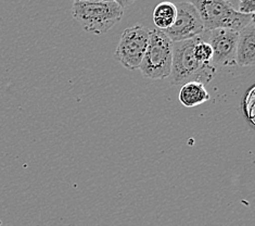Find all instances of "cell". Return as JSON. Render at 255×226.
I'll list each match as a JSON object with an SVG mask.
<instances>
[{"label":"cell","mask_w":255,"mask_h":226,"mask_svg":"<svg viewBox=\"0 0 255 226\" xmlns=\"http://www.w3.org/2000/svg\"><path fill=\"white\" fill-rule=\"evenodd\" d=\"M239 32L230 28L210 30L209 44L213 50L212 64L216 66H232L236 64V50Z\"/></svg>","instance_id":"52a82bcc"},{"label":"cell","mask_w":255,"mask_h":226,"mask_svg":"<svg viewBox=\"0 0 255 226\" xmlns=\"http://www.w3.org/2000/svg\"><path fill=\"white\" fill-rule=\"evenodd\" d=\"M113 1L117 2L122 9H125L130 7V5L135 2V0H113Z\"/></svg>","instance_id":"5bb4252c"},{"label":"cell","mask_w":255,"mask_h":226,"mask_svg":"<svg viewBox=\"0 0 255 226\" xmlns=\"http://www.w3.org/2000/svg\"><path fill=\"white\" fill-rule=\"evenodd\" d=\"M178 99L186 108H193L210 99V95L205 85L199 82H189L184 84L179 90Z\"/></svg>","instance_id":"9c48e42d"},{"label":"cell","mask_w":255,"mask_h":226,"mask_svg":"<svg viewBox=\"0 0 255 226\" xmlns=\"http://www.w3.org/2000/svg\"><path fill=\"white\" fill-rule=\"evenodd\" d=\"M255 86H252L247 90L245 94L244 99H242V112L245 114V118L248 121V123L252 127L254 125V105H255V96H254Z\"/></svg>","instance_id":"7c38bea8"},{"label":"cell","mask_w":255,"mask_h":226,"mask_svg":"<svg viewBox=\"0 0 255 226\" xmlns=\"http://www.w3.org/2000/svg\"><path fill=\"white\" fill-rule=\"evenodd\" d=\"M255 63V23L254 19L239 32L236 50V64L253 66Z\"/></svg>","instance_id":"ba28073f"},{"label":"cell","mask_w":255,"mask_h":226,"mask_svg":"<svg viewBox=\"0 0 255 226\" xmlns=\"http://www.w3.org/2000/svg\"><path fill=\"white\" fill-rule=\"evenodd\" d=\"M72 14L85 30L102 35L122 20L124 9L114 1L73 2Z\"/></svg>","instance_id":"7a4b0ae2"},{"label":"cell","mask_w":255,"mask_h":226,"mask_svg":"<svg viewBox=\"0 0 255 226\" xmlns=\"http://www.w3.org/2000/svg\"><path fill=\"white\" fill-rule=\"evenodd\" d=\"M94 1H113V0H73V2H94Z\"/></svg>","instance_id":"9a60e30c"},{"label":"cell","mask_w":255,"mask_h":226,"mask_svg":"<svg viewBox=\"0 0 255 226\" xmlns=\"http://www.w3.org/2000/svg\"><path fill=\"white\" fill-rule=\"evenodd\" d=\"M175 5L177 9L175 22L171 27L163 30L172 42L192 39L205 32L201 17L190 2L183 1Z\"/></svg>","instance_id":"8992f818"},{"label":"cell","mask_w":255,"mask_h":226,"mask_svg":"<svg viewBox=\"0 0 255 226\" xmlns=\"http://www.w3.org/2000/svg\"><path fill=\"white\" fill-rule=\"evenodd\" d=\"M193 56L198 62L202 64H212V58H213V50L209 44V41L203 39L202 35L197 37L196 44L193 46Z\"/></svg>","instance_id":"8fae6325"},{"label":"cell","mask_w":255,"mask_h":226,"mask_svg":"<svg viewBox=\"0 0 255 226\" xmlns=\"http://www.w3.org/2000/svg\"><path fill=\"white\" fill-rule=\"evenodd\" d=\"M150 29L140 24L123 30L114 57L124 68L130 71L139 69L149 41Z\"/></svg>","instance_id":"5b68a950"},{"label":"cell","mask_w":255,"mask_h":226,"mask_svg":"<svg viewBox=\"0 0 255 226\" xmlns=\"http://www.w3.org/2000/svg\"><path fill=\"white\" fill-rule=\"evenodd\" d=\"M197 37L173 42V60L168 79L174 86H183L189 82L205 85L215 76L216 68L213 64L200 63L193 56V46Z\"/></svg>","instance_id":"6da1fadb"},{"label":"cell","mask_w":255,"mask_h":226,"mask_svg":"<svg viewBox=\"0 0 255 226\" xmlns=\"http://www.w3.org/2000/svg\"><path fill=\"white\" fill-rule=\"evenodd\" d=\"M201 17L204 30L230 28L240 32L254 19V14H242L227 0H187Z\"/></svg>","instance_id":"3957f363"},{"label":"cell","mask_w":255,"mask_h":226,"mask_svg":"<svg viewBox=\"0 0 255 226\" xmlns=\"http://www.w3.org/2000/svg\"><path fill=\"white\" fill-rule=\"evenodd\" d=\"M173 42L160 29H150L149 41L141 64L142 75L151 79H163L171 73Z\"/></svg>","instance_id":"277c9868"},{"label":"cell","mask_w":255,"mask_h":226,"mask_svg":"<svg viewBox=\"0 0 255 226\" xmlns=\"http://www.w3.org/2000/svg\"><path fill=\"white\" fill-rule=\"evenodd\" d=\"M242 14H254L255 4L254 0H240L239 8L237 10Z\"/></svg>","instance_id":"4fadbf2b"},{"label":"cell","mask_w":255,"mask_h":226,"mask_svg":"<svg viewBox=\"0 0 255 226\" xmlns=\"http://www.w3.org/2000/svg\"><path fill=\"white\" fill-rule=\"evenodd\" d=\"M177 9L173 2L163 1L156 5L153 10L152 19L157 29L165 30L171 27L176 19Z\"/></svg>","instance_id":"30bf717a"}]
</instances>
